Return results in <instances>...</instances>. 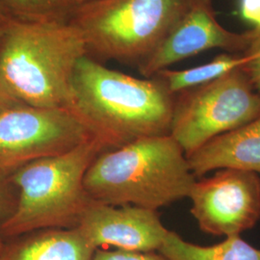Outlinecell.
I'll return each instance as SVG.
<instances>
[{
	"label": "cell",
	"mask_w": 260,
	"mask_h": 260,
	"mask_svg": "<svg viewBox=\"0 0 260 260\" xmlns=\"http://www.w3.org/2000/svg\"><path fill=\"white\" fill-rule=\"evenodd\" d=\"M175 95L158 76L137 78L89 56L75 68L68 109L105 150L170 134Z\"/></svg>",
	"instance_id": "cell-1"
},
{
	"label": "cell",
	"mask_w": 260,
	"mask_h": 260,
	"mask_svg": "<svg viewBox=\"0 0 260 260\" xmlns=\"http://www.w3.org/2000/svg\"><path fill=\"white\" fill-rule=\"evenodd\" d=\"M86 55L72 21L9 17L0 38V84L28 106L68 109L75 68Z\"/></svg>",
	"instance_id": "cell-2"
},
{
	"label": "cell",
	"mask_w": 260,
	"mask_h": 260,
	"mask_svg": "<svg viewBox=\"0 0 260 260\" xmlns=\"http://www.w3.org/2000/svg\"><path fill=\"white\" fill-rule=\"evenodd\" d=\"M196 180L185 152L168 134L103 151L87 170L84 186L102 204L158 210L188 198Z\"/></svg>",
	"instance_id": "cell-3"
},
{
	"label": "cell",
	"mask_w": 260,
	"mask_h": 260,
	"mask_svg": "<svg viewBox=\"0 0 260 260\" xmlns=\"http://www.w3.org/2000/svg\"><path fill=\"white\" fill-rule=\"evenodd\" d=\"M102 144L89 138L65 152L40 158L14 171L18 199L1 224L3 239L47 229H75L90 202L84 178Z\"/></svg>",
	"instance_id": "cell-4"
},
{
	"label": "cell",
	"mask_w": 260,
	"mask_h": 260,
	"mask_svg": "<svg viewBox=\"0 0 260 260\" xmlns=\"http://www.w3.org/2000/svg\"><path fill=\"white\" fill-rule=\"evenodd\" d=\"M194 0H99L75 11L88 53L141 64L167 37Z\"/></svg>",
	"instance_id": "cell-5"
},
{
	"label": "cell",
	"mask_w": 260,
	"mask_h": 260,
	"mask_svg": "<svg viewBox=\"0 0 260 260\" xmlns=\"http://www.w3.org/2000/svg\"><path fill=\"white\" fill-rule=\"evenodd\" d=\"M260 117V94L242 69L175 94L170 134L186 156Z\"/></svg>",
	"instance_id": "cell-6"
},
{
	"label": "cell",
	"mask_w": 260,
	"mask_h": 260,
	"mask_svg": "<svg viewBox=\"0 0 260 260\" xmlns=\"http://www.w3.org/2000/svg\"><path fill=\"white\" fill-rule=\"evenodd\" d=\"M92 138L66 108L20 104L0 113V168L12 174L40 158L74 149Z\"/></svg>",
	"instance_id": "cell-7"
},
{
	"label": "cell",
	"mask_w": 260,
	"mask_h": 260,
	"mask_svg": "<svg viewBox=\"0 0 260 260\" xmlns=\"http://www.w3.org/2000/svg\"><path fill=\"white\" fill-rule=\"evenodd\" d=\"M188 198L190 212L207 234L240 235L260 220V177L255 173L220 169L211 177L196 180Z\"/></svg>",
	"instance_id": "cell-8"
},
{
	"label": "cell",
	"mask_w": 260,
	"mask_h": 260,
	"mask_svg": "<svg viewBox=\"0 0 260 260\" xmlns=\"http://www.w3.org/2000/svg\"><path fill=\"white\" fill-rule=\"evenodd\" d=\"M259 35L255 30L230 31L218 21L211 0H194L167 37L138 65L140 73L145 78L154 77L170 66L209 49L245 52Z\"/></svg>",
	"instance_id": "cell-9"
},
{
	"label": "cell",
	"mask_w": 260,
	"mask_h": 260,
	"mask_svg": "<svg viewBox=\"0 0 260 260\" xmlns=\"http://www.w3.org/2000/svg\"><path fill=\"white\" fill-rule=\"evenodd\" d=\"M94 250L114 247L128 251H159L167 230L157 210L110 205L90 200L75 228Z\"/></svg>",
	"instance_id": "cell-10"
},
{
	"label": "cell",
	"mask_w": 260,
	"mask_h": 260,
	"mask_svg": "<svg viewBox=\"0 0 260 260\" xmlns=\"http://www.w3.org/2000/svg\"><path fill=\"white\" fill-rule=\"evenodd\" d=\"M186 157L196 177L220 169H237L260 176V117L208 141Z\"/></svg>",
	"instance_id": "cell-11"
},
{
	"label": "cell",
	"mask_w": 260,
	"mask_h": 260,
	"mask_svg": "<svg viewBox=\"0 0 260 260\" xmlns=\"http://www.w3.org/2000/svg\"><path fill=\"white\" fill-rule=\"evenodd\" d=\"M94 251L77 229H47L4 242L0 260H93Z\"/></svg>",
	"instance_id": "cell-12"
},
{
	"label": "cell",
	"mask_w": 260,
	"mask_h": 260,
	"mask_svg": "<svg viewBox=\"0 0 260 260\" xmlns=\"http://www.w3.org/2000/svg\"><path fill=\"white\" fill-rule=\"evenodd\" d=\"M159 252L170 260H260V249L243 240L240 235L225 237L213 246H201L169 231Z\"/></svg>",
	"instance_id": "cell-13"
},
{
	"label": "cell",
	"mask_w": 260,
	"mask_h": 260,
	"mask_svg": "<svg viewBox=\"0 0 260 260\" xmlns=\"http://www.w3.org/2000/svg\"><path fill=\"white\" fill-rule=\"evenodd\" d=\"M252 58L251 51L247 50L241 55H220L212 61L181 71L164 70L155 76L161 78L174 95L186 90L195 88L228 75L235 70L242 69Z\"/></svg>",
	"instance_id": "cell-14"
},
{
	"label": "cell",
	"mask_w": 260,
	"mask_h": 260,
	"mask_svg": "<svg viewBox=\"0 0 260 260\" xmlns=\"http://www.w3.org/2000/svg\"><path fill=\"white\" fill-rule=\"evenodd\" d=\"M0 4L11 17L25 19L59 18L68 7L63 0H0Z\"/></svg>",
	"instance_id": "cell-15"
},
{
	"label": "cell",
	"mask_w": 260,
	"mask_h": 260,
	"mask_svg": "<svg viewBox=\"0 0 260 260\" xmlns=\"http://www.w3.org/2000/svg\"><path fill=\"white\" fill-rule=\"evenodd\" d=\"M93 260H170L159 251H108L98 249L93 253Z\"/></svg>",
	"instance_id": "cell-16"
},
{
	"label": "cell",
	"mask_w": 260,
	"mask_h": 260,
	"mask_svg": "<svg viewBox=\"0 0 260 260\" xmlns=\"http://www.w3.org/2000/svg\"><path fill=\"white\" fill-rule=\"evenodd\" d=\"M10 173L0 168V252L5 242L1 234V224L12 212L10 209V189L14 186L10 181Z\"/></svg>",
	"instance_id": "cell-17"
},
{
	"label": "cell",
	"mask_w": 260,
	"mask_h": 260,
	"mask_svg": "<svg viewBox=\"0 0 260 260\" xmlns=\"http://www.w3.org/2000/svg\"><path fill=\"white\" fill-rule=\"evenodd\" d=\"M252 54L251 61L242 68L254 90L260 94V35L249 49Z\"/></svg>",
	"instance_id": "cell-18"
},
{
	"label": "cell",
	"mask_w": 260,
	"mask_h": 260,
	"mask_svg": "<svg viewBox=\"0 0 260 260\" xmlns=\"http://www.w3.org/2000/svg\"><path fill=\"white\" fill-rule=\"evenodd\" d=\"M238 14L253 30L260 32V0H239Z\"/></svg>",
	"instance_id": "cell-19"
},
{
	"label": "cell",
	"mask_w": 260,
	"mask_h": 260,
	"mask_svg": "<svg viewBox=\"0 0 260 260\" xmlns=\"http://www.w3.org/2000/svg\"><path fill=\"white\" fill-rule=\"evenodd\" d=\"M23 103H19L0 84V113Z\"/></svg>",
	"instance_id": "cell-20"
},
{
	"label": "cell",
	"mask_w": 260,
	"mask_h": 260,
	"mask_svg": "<svg viewBox=\"0 0 260 260\" xmlns=\"http://www.w3.org/2000/svg\"><path fill=\"white\" fill-rule=\"evenodd\" d=\"M67 4V6H71V5H74V6H82L85 4H89V3H92V2H95V1H99V0H63Z\"/></svg>",
	"instance_id": "cell-21"
},
{
	"label": "cell",
	"mask_w": 260,
	"mask_h": 260,
	"mask_svg": "<svg viewBox=\"0 0 260 260\" xmlns=\"http://www.w3.org/2000/svg\"><path fill=\"white\" fill-rule=\"evenodd\" d=\"M9 14L6 12V10L4 9L1 4H0V20H5L9 18Z\"/></svg>",
	"instance_id": "cell-22"
},
{
	"label": "cell",
	"mask_w": 260,
	"mask_h": 260,
	"mask_svg": "<svg viewBox=\"0 0 260 260\" xmlns=\"http://www.w3.org/2000/svg\"><path fill=\"white\" fill-rule=\"evenodd\" d=\"M6 19H5V20H6ZM5 20H0V38H1L2 33H3V28H4V23H5Z\"/></svg>",
	"instance_id": "cell-23"
}]
</instances>
